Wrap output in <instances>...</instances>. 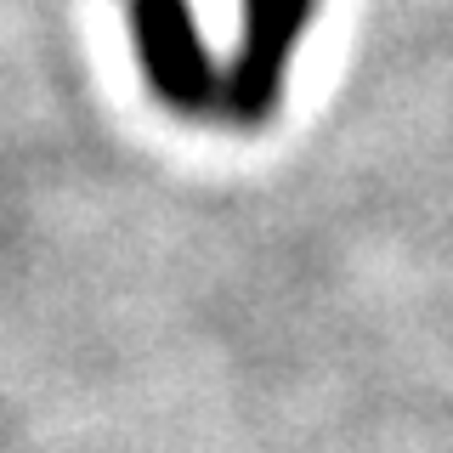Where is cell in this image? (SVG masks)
Masks as SVG:
<instances>
[{"instance_id":"cell-2","label":"cell","mask_w":453,"mask_h":453,"mask_svg":"<svg viewBox=\"0 0 453 453\" xmlns=\"http://www.w3.org/2000/svg\"><path fill=\"white\" fill-rule=\"evenodd\" d=\"M311 18V0H244V46L221 80V113L233 125L273 119L283 96V68Z\"/></svg>"},{"instance_id":"cell-1","label":"cell","mask_w":453,"mask_h":453,"mask_svg":"<svg viewBox=\"0 0 453 453\" xmlns=\"http://www.w3.org/2000/svg\"><path fill=\"white\" fill-rule=\"evenodd\" d=\"M131 28H136L142 68L170 108L176 113L221 108V74L210 63L204 40H198L188 0H131Z\"/></svg>"}]
</instances>
